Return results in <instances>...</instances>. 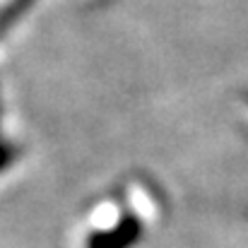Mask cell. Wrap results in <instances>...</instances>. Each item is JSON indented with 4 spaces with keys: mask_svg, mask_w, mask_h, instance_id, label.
<instances>
[{
    "mask_svg": "<svg viewBox=\"0 0 248 248\" xmlns=\"http://www.w3.org/2000/svg\"><path fill=\"white\" fill-rule=\"evenodd\" d=\"M142 236V224L135 217H123L116 227L89 234L84 248H133Z\"/></svg>",
    "mask_w": 248,
    "mask_h": 248,
    "instance_id": "cell-1",
    "label": "cell"
}]
</instances>
